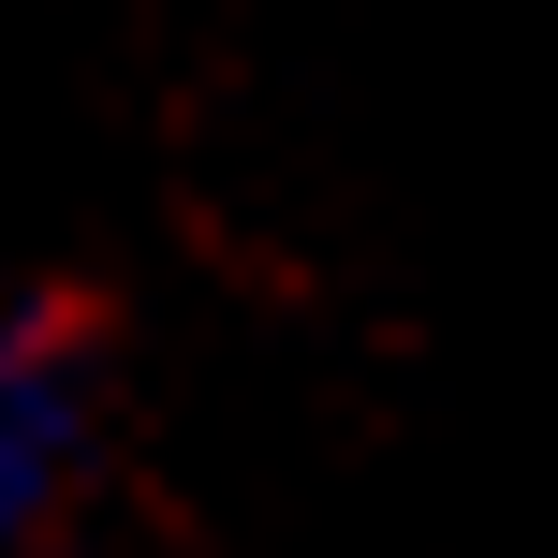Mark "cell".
I'll return each mask as SVG.
<instances>
[{
  "instance_id": "6da1fadb",
  "label": "cell",
  "mask_w": 558,
  "mask_h": 558,
  "mask_svg": "<svg viewBox=\"0 0 558 558\" xmlns=\"http://www.w3.org/2000/svg\"><path fill=\"white\" fill-rule=\"evenodd\" d=\"M118 456V308L59 265H0V558H45Z\"/></svg>"
}]
</instances>
